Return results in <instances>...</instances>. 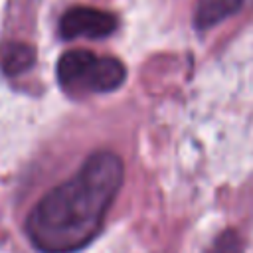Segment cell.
<instances>
[{
  "label": "cell",
  "instance_id": "3",
  "mask_svg": "<svg viewBox=\"0 0 253 253\" xmlns=\"http://www.w3.org/2000/svg\"><path fill=\"white\" fill-rule=\"evenodd\" d=\"M117 30V16L99 8L73 6L59 20V34L65 40L75 38H107Z\"/></svg>",
  "mask_w": 253,
  "mask_h": 253
},
{
  "label": "cell",
  "instance_id": "6",
  "mask_svg": "<svg viewBox=\"0 0 253 253\" xmlns=\"http://www.w3.org/2000/svg\"><path fill=\"white\" fill-rule=\"evenodd\" d=\"M241 239L233 229H225L223 233L217 235L213 245L210 247L208 253H241Z\"/></svg>",
  "mask_w": 253,
  "mask_h": 253
},
{
  "label": "cell",
  "instance_id": "1",
  "mask_svg": "<svg viewBox=\"0 0 253 253\" xmlns=\"http://www.w3.org/2000/svg\"><path fill=\"white\" fill-rule=\"evenodd\" d=\"M125 178L109 150L91 154L75 176L49 190L30 211L26 233L42 253H73L93 241Z\"/></svg>",
  "mask_w": 253,
  "mask_h": 253
},
{
  "label": "cell",
  "instance_id": "5",
  "mask_svg": "<svg viewBox=\"0 0 253 253\" xmlns=\"http://www.w3.org/2000/svg\"><path fill=\"white\" fill-rule=\"evenodd\" d=\"M36 63V49L24 42H8L0 47V67L8 77L22 75Z\"/></svg>",
  "mask_w": 253,
  "mask_h": 253
},
{
  "label": "cell",
  "instance_id": "2",
  "mask_svg": "<svg viewBox=\"0 0 253 253\" xmlns=\"http://www.w3.org/2000/svg\"><path fill=\"white\" fill-rule=\"evenodd\" d=\"M125 77L126 69L117 57H99L87 49L65 51L57 61L59 85L69 93H109Z\"/></svg>",
  "mask_w": 253,
  "mask_h": 253
},
{
  "label": "cell",
  "instance_id": "4",
  "mask_svg": "<svg viewBox=\"0 0 253 253\" xmlns=\"http://www.w3.org/2000/svg\"><path fill=\"white\" fill-rule=\"evenodd\" d=\"M251 0H200L196 14H194L196 28L198 30H210V28L217 26L219 22L237 14Z\"/></svg>",
  "mask_w": 253,
  "mask_h": 253
}]
</instances>
